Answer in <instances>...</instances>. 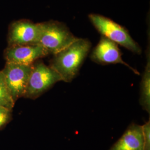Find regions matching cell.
Here are the masks:
<instances>
[{
	"instance_id": "13",
	"label": "cell",
	"mask_w": 150,
	"mask_h": 150,
	"mask_svg": "<svg viewBox=\"0 0 150 150\" xmlns=\"http://www.w3.org/2000/svg\"><path fill=\"white\" fill-rule=\"evenodd\" d=\"M142 129L144 140V150H150V120L142 125Z\"/></svg>"
},
{
	"instance_id": "6",
	"label": "cell",
	"mask_w": 150,
	"mask_h": 150,
	"mask_svg": "<svg viewBox=\"0 0 150 150\" xmlns=\"http://www.w3.org/2000/svg\"><path fill=\"white\" fill-rule=\"evenodd\" d=\"M40 32L41 23H35L26 20L13 22L8 31V46L38 45Z\"/></svg>"
},
{
	"instance_id": "10",
	"label": "cell",
	"mask_w": 150,
	"mask_h": 150,
	"mask_svg": "<svg viewBox=\"0 0 150 150\" xmlns=\"http://www.w3.org/2000/svg\"><path fill=\"white\" fill-rule=\"evenodd\" d=\"M150 48L147 52V62L142 75L140 86L139 103L147 112L150 113Z\"/></svg>"
},
{
	"instance_id": "12",
	"label": "cell",
	"mask_w": 150,
	"mask_h": 150,
	"mask_svg": "<svg viewBox=\"0 0 150 150\" xmlns=\"http://www.w3.org/2000/svg\"><path fill=\"white\" fill-rule=\"evenodd\" d=\"M12 110L0 106V129L8 123L11 118Z\"/></svg>"
},
{
	"instance_id": "3",
	"label": "cell",
	"mask_w": 150,
	"mask_h": 150,
	"mask_svg": "<svg viewBox=\"0 0 150 150\" xmlns=\"http://www.w3.org/2000/svg\"><path fill=\"white\" fill-rule=\"evenodd\" d=\"M88 18L97 30L115 43L127 48L134 54L141 53L139 45L131 38L126 29L105 16L92 13Z\"/></svg>"
},
{
	"instance_id": "11",
	"label": "cell",
	"mask_w": 150,
	"mask_h": 150,
	"mask_svg": "<svg viewBox=\"0 0 150 150\" xmlns=\"http://www.w3.org/2000/svg\"><path fill=\"white\" fill-rule=\"evenodd\" d=\"M15 103L6 86L4 75L0 71V106L12 110Z\"/></svg>"
},
{
	"instance_id": "1",
	"label": "cell",
	"mask_w": 150,
	"mask_h": 150,
	"mask_svg": "<svg viewBox=\"0 0 150 150\" xmlns=\"http://www.w3.org/2000/svg\"><path fill=\"white\" fill-rule=\"evenodd\" d=\"M91 47L88 40L77 38L69 46L54 54L50 67L59 74L62 81L70 82L78 74Z\"/></svg>"
},
{
	"instance_id": "4",
	"label": "cell",
	"mask_w": 150,
	"mask_h": 150,
	"mask_svg": "<svg viewBox=\"0 0 150 150\" xmlns=\"http://www.w3.org/2000/svg\"><path fill=\"white\" fill-rule=\"evenodd\" d=\"M62 81L59 74L42 61L35 62L23 97L35 99L57 82Z\"/></svg>"
},
{
	"instance_id": "5",
	"label": "cell",
	"mask_w": 150,
	"mask_h": 150,
	"mask_svg": "<svg viewBox=\"0 0 150 150\" xmlns=\"http://www.w3.org/2000/svg\"><path fill=\"white\" fill-rule=\"evenodd\" d=\"M32 65L6 62L4 69L1 70L6 86L15 102L18 98L25 96Z\"/></svg>"
},
{
	"instance_id": "9",
	"label": "cell",
	"mask_w": 150,
	"mask_h": 150,
	"mask_svg": "<svg viewBox=\"0 0 150 150\" xmlns=\"http://www.w3.org/2000/svg\"><path fill=\"white\" fill-rule=\"evenodd\" d=\"M110 150H144L142 126L131 125Z\"/></svg>"
},
{
	"instance_id": "8",
	"label": "cell",
	"mask_w": 150,
	"mask_h": 150,
	"mask_svg": "<svg viewBox=\"0 0 150 150\" xmlns=\"http://www.w3.org/2000/svg\"><path fill=\"white\" fill-rule=\"evenodd\" d=\"M91 59L93 62L100 64H122L128 67L134 74L139 75L137 70L131 67L122 59L118 45L102 36L96 47L93 49Z\"/></svg>"
},
{
	"instance_id": "2",
	"label": "cell",
	"mask_w": 150,
	"mask_h": 150,
	"mask_svg": "<svg viewBox=\"0 0 150 150\" xmlns=\"http://www.w3.org/2000/svg\"><path fill=\"white\" fill-rule=\"evenodd\" d=\"M77 38L64 23L50 21L41 23L38 45L46 50L49 54H55L73 43Z\"/></svg>"
},
{
	"instance_id": "7",
	"label": "cell",
	"mask_w": 150,
	"mask_h": 150,
	"mask_svg": "<svg viewBox=\"0 0 150 150\" xmlns=\"http://www.w3.org/2000/svg\"><path fill=\"white\" fill-rule=\"evenodd\" d=\"M49 54L39 45L8 46L4 53L7 62L24 65H32L36 61Z\"/></svg>"
}]
</instances>
